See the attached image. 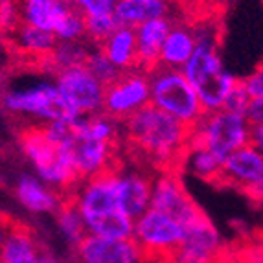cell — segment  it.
Segmentation results:
<instances>
[{
    "label": "cell",
    "mask_w": 263,
    "mask_h": 263,
    "mask_svg": "<svg viewBox=\"0 0 263 263\" xmlns=\"http://www.w3.org/2000/svg\"><path fill=\"white\" fill-rule=\"evenodd\" d=\"M120 133L127 155L142 167L179 173L192 147L193 127L149 103L120 122Z\"/></svg>",
    "instance_id": "cell-1"
},
{
    "label": "cell",
    "mask_w": 263,
    "mask_h": 263,
    "mask_svg": "<svg viewBox=\"0 0 263 263\" xmlns=\"http://www.w3.org/2000/svg\"><path fill=\"white\" fill-rule=\"evenodd\" d=\"M118 171L83 180L70 197L83 217L88 236L129 239L135 234V219L122 210L116 193Z\"/></svg>",
    "instance_id": "cell-2"
},
{
    "label": "cell",
    "mask_w": 263,
    "mask_h": 263,
    "mask_svg": "<svg viewBox=\"0 0 263 263\" xmlns=\"http://www.w3.org/2000/svg\"><path fill=\"white\" fill-rule=\"evenodd\" d=\"M17 144L43 182L63 197L70 199L74 195L83 180L76 171L68 147L53 140L44 123H18Z\"/></svg>",
    "instance_id": "cell-3"
},
{
    "label": "cell",
    "mask_w": 263,
    "mask_h": 263,
    "mask_svg": "<svg viewBox=\"0 0 263 263\" xmlns=\"http://www.w3.org/2000/svg\"><path fill=\"white\" fill-rule=\"evenodd\" d=\"M193 31L197 39V48L182 72L197 90L204 109L208 112L221 110L227 98L237 85V78H234L221 61L217 52V28L202 21L201 26L193 28Z\"/></svg>",
    "instance_id": "cell-4"
},
{
    "label": "cell",
    "mask_w": 263,
    "mask_h": 263,
    "mask_svg": "<svg viewBox=\"0 0 263 263\" xmlns=\"http://www.w3.org/2000/svg\"><path fill=\"white\" fill-rule=\"evenodd\" d=\"M151 103L173 118L195 127L208 112L202 105L197 90L190 83L182 68L158 65L149 74Z\"/></svg>",
    "instance_id": "cell-5"
},
{
    "label": "cell",
    "mask_w": 263,
    "mask_h": 263,
    "mask_svg": "<svg viewBox=\"0 0 263 263\" xmlns=\"http://www.w3.org/2000/svg\"><path fill=\"white\" fill-rule=\"evenodd\" d=\"M4 109L21 123H48L81 118L63 98L55 83H37L4 94Z\"/></svg>",
    "instance_id": "cell-6"
},
{
    "label": "cell",
    "mask_w": 263,
    "mask_h": 263,
    "mask_svg": "<svg viewBox=\"0 0 263 263\" xmlns=\"http://www.w3.org/2000/svg\"><path fill=\"white\" fill-rule=\"evenodd\" d=\"M250 133L252 123L245 114L214 110L193 127L192 147H204L224 162L230 155L250 145Z\"/></svg>",
    "instance_id": "cell-7"
},
{
    "label": "cell",
    "mask_w": 263,
    "mask_h": 263,
    "mask_svg": "<svg viewBox=\"0 0 263 263\" xmlns=\"http://www.w3.org/2000/svg\"><path fill=\"white\" fill-rule=\"evenodd\" d=\"M22 22L50 31L59 41H83L87 37L85 15L66 0H17Z\"/></svg>",
    "instance_id": "cell-8"
},
{
    "label": "cell",
    "mask_w": 263,
    "mask_h": 263,
    "mask_svg": "<svg viewBox=\"0 0 263 263\" xmlns=\"http://www.w3.org/2000/svg\"><path fill=\"white\" fill-rule=\"evenodd\" d=\"M186 224L173 215L149 208L135 221V239L147 259L173 258L184 239Z\"/></svg>",
    "instance_id": "cell-9"
},
{
    "label": "cell",
    "mask_w": 263,
    "mask_h": 263,
    "mask_svg": "<svg viewBox=\"0 0 263 263\" xmlns=\"http://www.w3.org/2000/svg\"><path fill=\"white\" fill-rule=\"evenodd\" d=\"M76 120L72 122V135L65 145L70 151L72 162H74L79 179L87 180L101 173H107V171H118L122 166L118 157L120 140L109 142L90 138L79 131Z\"/></svg>",
    "instance_id": "cell-10"
},
{
    "label": "cell",
    "mask_w": 263,
    "mask_h": 263,
    "mask_svg": "<svg viewBox=\"0 0 263 263\" xmlns=\"http://www.w3.org/2000/svg\"><path fill=\"white\" fill-rule=\"evenodd\" d=\"M151 103V79L142 70H123L118 79L105 87L103 112L116 122H123L131 114Z\"/></svg>",
    "instance_id": "cell-11"
},
{
    "label": "cell",
    "mask_w": 263,
    "mask_h": 263,
    "mask_svg": "<svg viewBox=\"0 0 263 263\" xmlns=\"http://www.w3.org/2000/svg\"><path fill=\"white\" fill-rule=\"evenodd\" d=\"M55 85L79 116L103 112L105 85L87 66H72L59 70L55 74Z\"/></svg>",
    "instance_id": "cell-12"
},
{
    "label": "cell",
    "mask_w": 263,
    "mask_h": 263,
    "mask_svg": "<svg viewBox=\"0 0 263 263\" xmlns=\"http://www.w3.org/2000/svg\"><path fill=\"white\" fill-rule=\"evenodd\" d=\"M223 254V239L217 228L202 214L199 219L186 224L184 239L173 258L182 263H219Z\"/></svg>",
    "instance_id": "cell-13"
},
{
    "label": "cell",
    "mask_w": 263,
    "mask_h": 263,
    "mask_svg": "<svg viewBox=\"0 0 263 263\" xmlns=\"http://www.w3.org/2000/svg\"><path fill=\"white\" fill-rule=\"evenodd\" d=\"M151 208L173 215L184 224L193 223L202 215V210L186 192L179 173H160L155 177Z\"/></svg>",
    "instance_id": "cell-14"
},
{
    "label": "cell",
    "mask_w": 263,
    "mask_h": 263,
    "mask_svg": "<svg viewBox=\"0 0 263 263\" xmlns=\"http://www.w3.org/2000/svg\"><path fill=\"white\" fill-rule=\"evenodd\" d=\"M79 263H149L140 245L129 239L87 236L76 247Z\"/></svg>",
    "instance_id": "cell-15"
},
{
    "label": "cell",
    "mask_w": 263,
    "mask_h": 263,
    "mask_svg": "<svg viewBox=\"0 0 263 263\" xmlns=\"http://www.w3.org/2000/svg\"><path fill=\"white\" fill-rule=\"evenodd\" d=\"M221 184L239 188L249 195L263 184V153L247 145L224 160Z\"/></svg>",
    "instance_id": "cell-16"
},
{
    "label": "cell",
    "mask_w": 263,
    "mask_h": 263,
    "mask_svg": "<svg viewBox=\"0 0 263 263\" xmlns=\"http://www.w3.org/2000/svg\"><path fill=\"white\" fill-rule=\"evenodd\" d=\"M153 184L155 179L145 175L144 171H118L116 193L120 206L131 219L136 221L151 208Z\"/></svg>",
    "instance_id": "cell-17"
},
{
    "label": "cell",
    "mask_w": 263,
    "mask_h": 263,
    "mask_svg": "<svg viewBox=\"0 0 263 263\" xmlns=\"http://www.w3.org/2000/svg\"><path fill=\"white\" fill-rule=\"evenodd\" d=\"M13 195L18 204L31 214H57L63 202L68 199L50 188L39 177H31L26 173L15 180Z\"/></svg>",
    "instance_id": "cell-18"
},
{
    "label": "cell",
    "mask_w": 263,
    "mask_h": 263,
    "mask_svg": "<svg viewBox=\"0 0 263 263\" xmlns=\"http://www.w3.org/2000/svg\"><path fill=\"white\" fill-rule=\"evenodd\" d=\"M171 28H173L171 18H153L136 28V43H138L136 70L151 74L160 65L162 46L170 35Z\"/></svg>",
    "instance_id": "cell-19"
},
{
    "label": "cell",
    "mask_w": 263,
    "mask_h": 263,
    "mask_svg": "<svg viewBox=\"0 0 263 263\" xmlns=\"http://www.w3.org/2000/svg\"><path fill=\"white\" fill-rule=\"evenodd\" d=\"M39 247L26 224L8 221L2 234V263H37Z\"/></svg>",
    "instance_id": "cell-20"
},
{
    "label": "cell",
    "mask_w": 263,
    "mask_h": 263,
    "mask_svg": "<svg viewBox=\"0 0 263 263\" xmlns=\"http://www.w3.org/2000/svg\"><path fill=\"white\" fill-rule=\"evenodd\" d=\"M170 0H116L114 15L120 26L138 28L153 18H171Z\"/></svg>",
    "instance_id": "cell-21"
},
{
    "label": "cell",
    "mask_w": 263,
    "mask_h": 263,
    "mask_svg": "<svg viewBox=\"0 0 263 263\" xmlns=\"http://www.w3.org/2000/svg\"><path fill=\"white\" fill-rule=\"evenodd\" d=\"M100 50L107 55L114 66L120 70H136L138 65V43L136 28L120 26L112 35L101 44Z\"/></svg>",
    "instance_id": "cell-22"
},
{
    "label": "cell",
    "mask_w": 263,
    "mask_h": 263,
    "mask_svg": "<svg viewBox=\"0 0 263 263\" xmlns=\"http://www.w3.org/2000/svg\"><path fill=\"white\" fill-rule=\"evenodd\" d=\"M197 48L195 31L190 26L173 24L170 35L162 46L160 53V65L173 66V68H184L186 63L192 59L193 52Z\"/></svg>",
    "instance_id": "cell-23"
},
{
    "label": "cell",
    "mask_w": 263,
    "mask_h": 263,
    "mask_svg": "<svg viewBox=\"0 0 263 263\" xmlns=\"http://www.w3.org/2000/svg\"><path fill=\"white\" fill-rule=\"evenodd\" d=\"M55 223H57V228H59V232H61V236L65 237V241L74 247H78L79 243L88 236L83 217H81V214H79L78 206L74 204L72 199H66V201L63 202V206L57 210Z\"/></svg>",
    "instance_id": "cell-24"
},
{
    "label": "cell",
    "mask_w": 263,
    "mask_h": 263,
    "mask_svg": "<svg viewBox=\"0 0 263 263\" xmlns=\"http://www.w3.org/2000/svg\"><path fill=\"white\" fill-rule=\"evenodd\" d=\"M186 164H188L190 170H192L199 179H204V180H208V182H215V184L219 182L221 184L224 162L215 157L212 151L204 149V147H190Z\"/></svg>",
    "instance_id": "cell-25"
},
{
    "label": "cell",
    "mask_w": 263,
    "mask_h": 263,
    "mask_svg": "<svg viewBox=\"0 0 263 263\" xmlns=\"http://www.w3.org/2000/svg\"><path fill=\"white\" fill-rule=\"evenodd\" d=\"M85 24H87V39L92 41L100 48L101 44L105 43L114 31L118 30L120 24L116 21V15H96V17H85Z\"/></svg>",
    "instance_id": "cell-26"
},
{
    "label": "cell",
    "mask_w": 263,
    "mask_h": 263,
    "mask_svg": "<svg viewBox=\"0 0 263 263\" xmlns=\"http://www.w3.org/2000/svg\"><path fill=\"white\" fill-rule=\"evenodd\" d=\"M88 68V70L92 72L94 76H96L98 79H100L101 83L105 85H110L114 81V79H118L120 74H122L123 70H120L118 66H114L112 63L107 59V55L103 52H101L100 48L96 50V52H92L90 55H88L87 59V65H85Z\"/></svg>",
    "instance_id": "cell-27"
},
{
    "label": "cell",
    "mask_w": 263,
    "mask_h": 263,
    "mask_svg": "<svg viewBox=\"0 0 263 263\" xmlns=\"http://www.w3.org/2000/svg\"><path fill=\"white\" fill-rule=\"evenodd\" d=\"M252 103V96L249 94V90L245 88L241 79H237V85L234 87V90L230 92V96L224 101V110H230V112L236 114H245L249 112V107Z\"/></svg>",
    "instance_id": "cell-28"
},
{
    "label": "cell",
    "mask_w": 263,
    "mask_h": 263,
    "mask_svg": "<svg viewBox=\"0 0 263 263\" xmlns=\"http://www.w3.org/2000/svg\"><path fill=\"white\" fill-rule=\"evenodd\" d=\"M76 9H79L85 17H96V15L114 13L116 0H66Z\"/></svg>",
    "instance_id": "cell-29"
},
{
    "label": "cell",
    "mask_w": 263,
    "mask_h": 263,
    "mask_svg": "<svg viewBox=\"0 0 263 263\" xmlns=\"http://www.w3.org/2000/svg\"><path fill=\"white\" fill-rule=\"evenodd\" d=\"M241 81L247 90H249V94L252 96V100L254 98H263V65L258 66L249 78L241 79Z\"/></svg>",
    "instance_id": "cell-30"
},
{
    "label": "cell",
    "mask_w": 263,
    "mask_h": 263,
    "mask_svg": "<svg viewBox=\"0 0 263 263\" xmlns=\"http://www.w3.org/2000/svg\"><path fill=\"white\" fill-rule=\"evenodd\" d=\"M247 118L250 120V123H263V98H254L252 103L249 107Z\"/></svg>",
    "instance_id": "cell-31"
},
{
    "label": "cell",
    "mask_w": 263,
    "mask_h": 263,
    "mask_svg": "<svg viewBox=\"0 0 263 263\" xmlns=\"http://www.w3.org/2000/svg\"><path fill=\"white\" fill-rule=\"evenodd\" d=\"M186 2H188L190 8H193V11H197L201 15L204 9H210L217 6V0H186Z\"/></svg>",
    "instance_id": "cell-32"
},
{
    "label": "cell",
    "mask_w": 263,
    "mask_h": 263,
    "mask_svg": "<svg viewBox=\"0 0 263 263\" xmlns=\"http://www.w3.org/2000/svg\"><path fill=\"white\" fill-rule=\"evenodd\" d=\"M250 263H263V232L256 247L252 249V252H250Z\"/></svg>",
    "instance_id": "cell-33"
},
{
    "label": "cell",
    "mask_w": 263,
    "mask_h": 263,
    "mask_svg": "<svg viewBox=\"0 0 263 263\" xmlns=\"http://www.w3.org/2000/svg\"><path fill=\"white\" fill-rule=\"evenodd\" d=\"M37 263H59L57 261L53 256H50V254H41V258H39V261Z\"/></svg>",
    "instance_id": "cell-34"
},
{
    "label": "cell",
    "mask_w": 263,
    "mask_h": 263,
    "mask_svg": "<svg viewBox=\"0 0 263 263\" xmlns=\"http://www.w3.org/2000/svg\"><path fill=\"white\" fill-rule=\"evenodd\" d=\"M149 263H182L177 258H160V259H151Z\"/></svg>",
    "instance_id": "cell-35"
}]
</instances>
